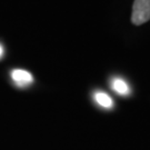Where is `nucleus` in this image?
I'll return each instance as SVG.
<instances>
[{
  "label": "nucleus",
  "instance_id": "20e7f679",
  "mask_svg": "<svg viewBox=\"0 0 150 150\" xmlns=\"http://www.w3.org/2000/svg\"><path fill=\"white\" fill-rule=\"evenodd\" d=\"M95 99H96V101L98 102L101 107H103V108L112 107V99L108 96L107 93H105V92H101V91L96 92V93H95Z\"/></svg>",
  "mask_w": 150,
  "mask_h": 150
},
{
  "label": "nucleus",
  "instance_id": "7ed1b4c3",
  "mask_svg": "<svg viewBox=\"0 0 150 150\" xmlns=\"http://www.w3.org/2000/svg\"><path fill=\"white\" fill-rule=\"evenodd\" d=\"M112 88L116 92H118L119 95L126 96L129 93V87L126 83V81L120 79V78H116L112 80Z\"/></svg>",
  "mask_w": 150,
  "mask_h": 150
},
{
  "label": "nucleus",
  "instance_id": "39448f33",
  "mask_svg": "<svg viewBox=\"0 0 150 150\" xmlns=\"http://www.w3.org/2000/svg\"><path fill=\"white\" fill-rule=\"evenodd\" d=\"M2 54H4V48H2V46L0 45V58L2 57Z\"/></svg>",
  "mask_w": 150,
  "mask_h": 150
},
{
  "label": "nucleus",
  "instance_id": "f03ea898",
  "mask_svg": "<svg viewBox=\"0 0 150 150\" xmlns=\"http://www.w3.org/2000/svg\"><path fill=\"white\" fill-rule=\"evenodd\" d=\"M11 78L15 81L17 86L19 87H26L32 83L33 78H32L31 74L27 71V70L22 69H15L11 72Z\"/></svg>",
  "mask_w": 150,
  "mask_h": 150
},
{
  "label": "nucleus",
  "instance_id": "f257e3e1",
  "mask_svg": "<svg viewBox=\"0 0 150 150\" xmlns=\"http://www.w3.org/2000/svg\"><path fill=\"white\" fill-rule=\"evenodd\" d=\"M150 20V0H134L132 6L131 21L136 26Z\"/></svg>",
  "mask_w": 150,
  "mask_h": 150
}]
</instances>
